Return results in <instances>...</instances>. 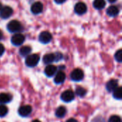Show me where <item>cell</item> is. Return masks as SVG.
<instances>
[{
  "mask_svg": "<svg viewBox=\"0 0 122 122\" xmlns=\"http://www.w3.org/2000/svg\"><path fill=\"white\" fill-rule=\"evenodd\" d=\"M40 60V57L38 54H34L31 55H28L25 60V64L29 67H34L36 66Z\"/></svg>",
  "mask_w": 122,
  "mask_h": 122,
  "instance_id": "obj_1",
  "label": "cell"
},
{
  "mask_svg": "<svg viewBox=\"0 0 122 122\" xmlns=\"http://www.w3.org/2000/svg\"><path fill=\"white\" fill-rule=\"evenodd\" d=\"M6 28L9 32L16 33V32H18L20 30H21L22 26L19 21H18L16 20H12V21H9V23L7 24Z\"/></svg>",
  "mask_w": 122,
  "mask_h": 122,
  "instance_id": "obj_2",
  "label": "cell"
},
{
  "mask_svg": "<svg viewBox=\"0 0 122 122\" xmlns=\"http://www.w3.org/2000/svg\"><path fill=\"white\" fill-rule=\"evenodd\" d=\"M25 40V37L23 34L20 33H16L14 34L11 37V43L14 46H20L21 45Z\"/></svg>",
  "mask_w": 122,
  "mask_h": 122,
  "instance_id": "obj_3",
  "label": "cell"
},
{
  "mask_svg": "<svg viewBox=\"0 0 122 122\" xmlns=\"http://www.w3.org/2000/svg\"><path fill=\"white\" fill-rule=\"evenodd\" d=\"M71 80L74 81H79L84 78V72L80 69H75L70 74Z\"/></svg>",
  "mask_w": 122,
  "mask_h": 122,
  "instance_id": "obj_4",
  "label": "cell"
},
{
  "mask_svg": "<svg viewBox=\"0 0 122 122\" xmlns=\"http://www.w3.org/2000/svg\"><path fill=\"white\" fill-rule=\"evenodd\" d=\"M61 99L63 102H70L74 99V93L71 90H66L61 94Z\"/></svg>",
  "mask_w": 122,
  "mask_h": 122,
  "instance_id": "obj_5",
  "label": "cell"
},
{
  "mask_svg": "<svg viewBox=\"0 0 122 122\" xmlns=\"http://www.w3.org/2000/svg\"><path fill=\"white\" fill-rule=\"evenodd\" d=\"M12 14H13L12 8H11L10 6H6L1 8L0 11V17L4 19H6L10 17L12 15Z\"/></svg>",
  "mask_w": 122,
  "mask_h": 122,
  "instance_id": "obj_6",
  "label": "cell"
},
{
  "mask_svg": "<svg viewBox=\"0 0 122 122\" xmlns=\"http://www.w3.org/2000/svg\"><path fill=\"white\" fill-rule=\"evenodd\" d=\"M87 11V6L84 2H78L74 6V11L79 15L85 14Z\"/></svg>",
  "mask_w": 122,
  "mask_h": 122,
  "instance_id": "obj_7",
  "label": "cell"
},
{
  "mask_svg": "<svg viewBox=\"0 0 122 122\" xmlns=\"http://www.w3.org/2000/svg\"><path fill=\"white\" fill-rule=\"evenodd\" d=\"M52 39L51 34L49 31H42L39 36V39L42 44H48L51 41Z\"/></svg>",
  "mask_w": 122,
  "mask_h": 122,
  "instance_id": "obj_8",
  "label": "cell"
},
{
  "mask_svg": "<svg viewBox=\"0 0 122 122\" xmlns=\"http://www.w3.org/2000/svg\"><path fill=\"white\" fill-rule=\"evenodd\" d=\"M31 111H32V108H31V106H29V105H24V106H21L19 109L18 112H19V114L21 117H26L29 116L31 113Z\"/></svg>",
  "mask_w": 122,
  "mask_h": 122,
  "instance_id": "obj_9",
  "label": "cell"
},
{
  "mask_svg": "<svg viewBox=\"0 0 122 122\" xmlns=\"http://www.w3.org/2000/svg\"><path fill=\"white\" fill-rule=\"evenodd\" d=\"M31 11L34 14H39L41 13L43 11V4L39 1L35 2L31 6Z\"/></svg>",
  "mask_w": 122,
  "mask_h": 122,
  "instance_id": "obj_10",
  "label": "cell"
},
{
  "mask_svg": "<svg viewBox=\"0 0 122 122\" xmlns=\"http://www.w3.org/2000/svg\"><path fill=\"white\" fill-rule=\"evenodd\" d=\"M56 70H57L56 66H55L54 65H51V64H49L45 68L44 73L48 77H51L56 74Z\"/></svg>",
  "mask_w": 122,
  "mask_h": 122,
  "instance_id": "obj_11",
  "label": "cell"
},
{
  "mask_svg": "<svg viewBox=\"0 0 122 122\" xmlns=\"http://www.w3.org/2000/svg\"><path fill=\"white\" fill-rule=\"evenodd\" d=\"M66 79V74H64V71H59L54 77V82L56 84H62Z\"/></svg>",
  "mask_w": 122,
  "mask_h": 122,
  "instance_id": "obj_12",
  "label": "cell"
},
{
  "mask_svg": "<svg viewBox=\"0 0 122 122\" xmlns=\"http://www.w3.org/2000/svg\"><path fill=\"white\" fill-rule=\"evenodd\" d=\"M119 13V9L117 6H114V5L110 6L107 10V14L109 16H112V17L117 16Z\"/></svg>",
  "mask_w": 122,
  "mask_h": 122,
  "instance_id": "obj_13",
  "label": "cell"
},
{
  "mask_svg": "<svg viewBox=\"0 0 122 122\" xmlns=\"http://www.w3.org/2000/svg\"><path fill=\"white\" fill-rule=\"evenodd\" d=\"M12 97L9 94L1 93L0 94V104H4L11 101Z\"/></svg>",
  "mask_w": 122,
  "mask_h": 122,
  "instance_id": "obj_14",
  "label": "cell"
},
{
  "mask_svg": "<svg viewBox=\"0 0 122 122\" xmlns=\"http://www.w3.org/2000/svg\"><path fill=\"white\" fill-rule=\"evenodd\" d=\"M118 87V81L116 79H112L107 84V89L108 92H113Z\"/></svg>",
  "mask_w": 122,
  "mask_h": 122,
  "instance_id": "obj_15",
  "label": "cell"
},
{
  "mask_svg": "<svg viewBox=\"0 0 122 122\" xmlns=\"http://www.w3.org/2000/svg\"><path fill=\"white\" fill-rule=\"evenodd\" d=\"M43 61L46 64H49L54 61H55V56L54 54L50 53V54H46L43 57Z\"/></svg>",
  "mask_w": 122,
  "mask_h": 122,
  "instance_id": "obj_16",
  "label": "cell"
},
{
  "mask_svg": "<svg viewBox=\"0 0 122 122\" xmlns=\"http://www.w3.org/2000/svg\"><path fill=\"white\" fill-rule=\"evenodd\" d=\"M105 5H106L105 0H94L93 2L94 7L97 9H99V10L104 9Z\"/></svg>",
  "mask_w": 122,
  "mask_h": 122,
  "instance_id": "obj_17",
  "label": "cell"
},
{
  "mask_svg": "<svg viewBox=\"0 0 122 122\" xmlns=\"http://www.w3.org/2000/svg\"><path fill=\"white\" fill-rule=\"evenodd\" d=\"M31 51V48L29 46H24L20 48L19 54L22 56H27Z\"/></svg>",
  "mask_w": 122,
  "mask_h": 122,
  "instance_id": "obj_18",
  "label": "cell"
},
{
  "mask_svg": "<svg viewBox=\"0 0 122 122\" xmlns=\"http://www.w3.org/2000/svg\"><path fill=\"white\" fill-rule=\"evenodd\" d=\"M66 113V109L64 107H59L56 110V116L59 118H62L65 116Z\"/></svg>",
  "mask_w": 122,
  "mask_h": 122,
  "instance_id": "obj_19",
  "label": "cell"
},
{
  "mask_svg": "<svg viewBox=\"0 0 122 122\" xmlns=\"http://www.w3.org/2000/svg\"><path fill=\"white\" fill-rule=\"evenodd\" d=\"M114 92V94H113V96H114V98L116 99H118V100H122V87H117Z\"/></svg>",
  "mask_w": 122,
  "mask_h": 122,
  "instance_id": "obj_20",
  "label": "cell"
},
{
  "mask_svg": "<svg viewBox=\"0 0 122 122\" xmlns=\"http://www.w3.org/2000/svg\"><path fill=\"white\" fill-rule=\"evenodd\" d=\"M76 94L79 97H84L86 94V90L81 86H77L76 88Z\"/></svg>",
  "mask_w": 122,
  "mask_h": 122,
  "instance_id": "obj_21",
  "label": "cell"
},
{
  "mask_svg": "<svg viewBox=\"0 0 122 122\" xmlns=\"http://www.w3.org/2000/svg\"><path fill=\"white\" fill-rule=\"evenodd\" d=\"M8 113V109L4 104L0 105V117H3L6 116Z\"/></svg>",
  "mask_w": 122,
  "mask_h": 122,
  "instance_id": "obj_22",
  "label": "cell"
},
{
  "mask_svg": "<svg viewBox=\"0 0 122 122\" xmlns=\"http://www.w3.org/2000/svg\"><path fill=\"white\" fill-rule=\"evenodd\" d=\"M114 57H115V59L118 61V62H119V63H121L122 61V49H119V51H117V52H116V54H115V55H114Z\"/></svg>",
  "mask_w": 122,
  "mask_h": 122,
  "instance_id": "obj_23",
  "label": "cell"
},
{
  "mask_svg": "<svg viewBox=\"0 0 122 122\" xmlns=\"http://www.w3.org/2000/svg\"><path fill=\"white\" fill-rule=\"evenodd\" d=\"M109 122H122V119L119 116L114 115V116H112L109 118Z\"/></svg>",
  "mask_w": 122,
  "mask_h": 122,
  "instance_id": "obj_24",
  "label": "cell"
},
{
  "mask_svg": "<svg viewBox=\"0 0 122 122\" xmlns=\"http://www.w3.org/2000/svg\"><path fill=\"white\" fill-rule=\"evenodd\" d=\"M54 56H55V61H59L60 60L62 59L63 58V55L60 52H56L54 54Z\"/></svg>",
  "mask_w": 122,
  "mask_h": 122,
  "instance_id": "obj_25",
  "label": "cell"
},
{
  "mask_svg": "<svg viewBox=\"0 0 122 122\" xmlns=\"http://www.w3.org/2000/svg\"><path fill=\"white\" fill-rule=\"evenodd\" d=\"M4 51H5V48H4V45L0 44V56L4 54Z\"/></svg>",
  "mask_w": 122,
  "mask_h": 122,
  "instance_id": "obj_26",
  "label": "cell"
},
{
  "mask_svg": "<svg viewBox=\"0 0 122 122\" xmlns=\"http://www.w3.org/2000/svg\"><path fill=\"white\" fill-rule=\"evenodd\" d=\"M54 1L58 4H61L64 3L66 1V0H54Z\"/></svg>",
  "mask_w": 122,
  "mask_h": 122,
  "instance_id": "obj_27",
  "label": "cell"
},
{
  "mask_svg": "<svg viewBox=\"0 0 122 122\" xmlns=\"http://www.w3.org/2000/svg\"><path fill=\"white\" fill-rule=\"evenodd\" d=\"M66 122H78L75 119H69V120H67Z\"/></svg>",
  "mask_w": 122,
  "mask_h": 122,
  "instance_id": "obj_28",
  "label": "cell"
},
{
  "mask_svg": "<svg viewBox=\"0 0 122 122\" xmlns=\"http://www.w3.org/2000/svg\"><path fill=\"white\" fill-rule=\"evenodd\" d=\"M3 38V32L1 31V30H0V40Z\"/></svg>",
  "mask_w": 122,
  "mask_h": 122,
  "instance_id": "obj_29",
  "label": "cell"
},
{
  "mask_svg": "<svg viewBox=\"0 0 122 122\" xmlns=\"http://www.w3.org/2000/svg\"><path fill=\"white\" fill-rule=\"evenodd\" d=\"M109 1V2H110V3H114V2H116L117 0H108Z\"/></svg>",
  "mask_w": 122,
  "mask_h": 122,
  "instance_id": "obj_30",
  "label": "cell"
},
{
  "mask_svg": "<svg viewBox=\"0 0 122 122\" xmlns=\"http://www.w3.org/2000/svg\"><path fill=\"white\" fill-rule=\"evenodd\" d=\"M32 122H41L39 120H37V119H36V120H34Z\"/></svg>",
  "mask_w": 122,
  "mask_h": 122,
  "instance_id": "obj_31",
  "label": "cell"
},
{
  "mask_svg": "<svg viewBox=\"0 0 122 122\" xmlns=\"http://www.w3.org/2000/svg\"><path fill=\"white\" fill-rule=\"evenodd\" d=\"M1 8H2V5H1V4L0 3V11H1Z\"/></svg>",
  "mask_w": 122,
  "mask_h": 122,
  "instance_id": "obj_32",
  "label": "cell"
}]
</instances>
